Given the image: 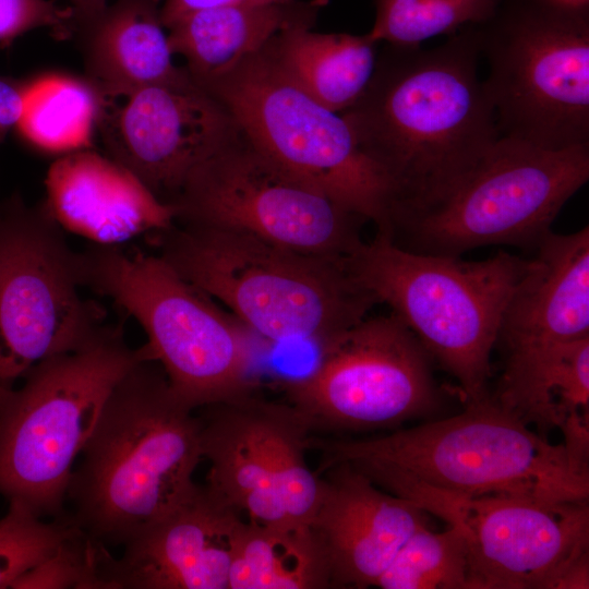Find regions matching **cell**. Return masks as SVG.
Masks as SVG:
<instances>
[{"mask_svg":"<svg viewBox=\"0 0 589 589\" xmlns=\"http://www.w3.org/2000/svg\"><path fill=\"white\" fill-rule=\"evenodd\" d=\"M480 57L476 25L430 49L388 45L363 95L341 112L392 184L389 216L440 196L500 140Z\"/></svg>","mask_w":589,"mask_h":589,"instance_id":"6da1fadb","label":"cell"},{"mask_svg":"<svg viewBox=\"0 0 589 589\" xmlns=\"http://www.w3.org/2000/svg\"><path fill=\"white\" fill-rule=\"evenodd\" d=\"M145 359L116 384L73 469L72 522L93 540L124 545L196 489L201 422Z\"/></svg>","mask_w":589,"mask_h":589,"instance_id":"7a4b0ae2","label":"cell"},{"mask_svg":"<svg viewBox=\"0 0 589 589\" xmlns=\"http://www.w3.org/2000/svg\"><path fill=\"white\" fill-rule=\"evenodd\" d=\"M321 470L347 464L381 489L399 482L468 496L588 501L589 473L491 394L453 417L366 440L309 437Z\"/></svg>","mask_w":589,"mask_h":589,"instance_id":"3957f363","label":"cell"},{"mask_svg":"<svg viewBox=\"0 0 589 589\" xmlns=\"http://www.w3.org/2000/svg\"><path fill=\"white\" fill-rule=\"evenodd\" d=\"M181 277L221 302L255 336L318 346L368 316L374 296L345 260L309 255L237 230L181 225L155 232Z\"/></svg>","mask_w":589,"mask_h":589,"instance_id":"277c9868","label":"cell"},{"mask_svg":"<svg viewBox=\"0 0 589 589\" xmlns=\"http://www.w3.org/2000/svg\"><path fill=\"white\" fill-rule=\"evenodd\" d=\"M145 359L146 345L132 348L121 326L104 324L31 368L19 388L0 384V495L40 518L63 515L75 459L116 384Z\"/></svg>","mask_w":589,"mask_h":589,"instance_id":"5b68a950","label":"cell"},{"mask_svg":"<svg viewBox=\"0 0 589 589\" xmlns=\"http://www.w3.org/2000/svg\"><path fill=\"white\" fill-rule=\"evenodd\" d=\"M352 277L386 303L472 402L489 394L503 313L531 265L498 252L483 261L405 251L381 235L345 260Z\"/></svg>","mask_w":589,"mask_h":589,"instance_id":"8992f818","label":"cell"},{"mask_svg":"<svg viewBox=\"0 0 589 589\" xmlns=\"http://www.w3.org/2000/svg\"><path fill=\"white\" fill-rule=\"evenodd\" d=\"M80 266L83 286L140 323L152 359L194 410L255 392V335L161 256L94 244Z\"/></svg>","mask_w":589,"mask_h":589,"instance_id":"52a82bcc","label":"cell"},{"mask_svg":"<svg viewBox=\"0 0 589 589\" xmlns=\"http://www.w3.org/2000/svg\"><path fill=\"white\" fill-rule=\"evenodd\" d=\"M589 179V146L562 151L500 137L436 199L390 214L381 233L420 254L460 256L484 245L538 247Z\"/></svg>","mask_w":589,"mask_h":589,"instance_id":"ba28073f","label":"cell"},{"mask_svg":"<svg viewBox=\"0 0 589 589\" xmlns=\"http://www.w3.org/2000/svg\"><path fill=\"white\" fill-rule=\"evenodd\" d=\"M476 28L501 137L551 151L589 146V14L501 0Z\"/></svg>","mask_w":589,"mask_h":589,"instance_id":"9c48e42d","label":"cell"},{"mask_svg":"<svg viewBox=\"0 0 589 589\" xmlns=\"http://www.w3.org/2000/svg\"><path fill=\"white\" fill-rule=\"evenodd\" d=\"M200 86L228 109L257 149L384 231L393 204L389 180L345 117L293 83L265 47Z\"/></svg>","mask_w":589,"mask_h":589,"instance_id":"30bf717a","label":"cell"},{"mask_svg":"<svg viewBox=\"0 0 589 589\" xmlns=\"http://www.w3.org/2000/svg\"><path fill=\"white\" fill-rule=\"evenodd\" d=\"M181 225L237 230L296 252L345 260L366 220L240 133L199 166L171 203Z\"/></svg>","mask_w":589,"mask_h":589,"instance_id":"8fae6325","label":"cell"},{"mask_svg":"<svg viewBox=\"0 0 589 589\" xmlns=\"http://www.w3.org/2000/svg\"><path fill=\"white\" fill-rule=\"evenodd\" d=\"M432 358L393 312L365 316L320 345L315 366L280 384L311 431L392 428L434 411Z\"/></svg>","mask_w":589,"mask_h":589,"instance_id":"7c38bea8","label":"cell"},{"mask_svg":"<svg viewBox=\"0 0 589 589\" xmlns=\"http://www.w3.org/2000/svg\"><path fill=\"white\" fill-rule=\"evenodd\" d=\"M80 253L41 204L20 200L0 209V384L79 348L104 324L83 299Z\"/></svg>","mask_w":589,"mask_h":589,"instance_id":"4fadbf2b","label":"cell"},{"mask_svg":"<svg viewBox=\"0 0 589 589\" xmlns=\"http://www.w3.org/2000/svg\"><path fill=\"white\" fill-rule=\"evenodd\" d=\"M201 409L206 485L251 522L310 525L322 480L306 464L311 429L301 412L255 393Z\"/></svg>","mask_w":589,"mask_h":589,"instance_id":"5bb4252c","label":"cell"},{"mask_svg":"<svg viewBox=\"0 0 589 589\" xmlns=\"http://www.w3.org/2000/svg\"><path fill=\"white\" fill-rule=\"evenodd\" d=\"M385 491L456 528L467 546V589H552L589 551L588 501L468 496L416 482Z\"/></svg>","mask_w":589,"mask_h":589,"instance_id":"9a60e30c","label":"cell"},{"mask_svg":"<svg viewBox=\"0 0 589 589\" xmlns=\"http://www.w3.org/2000/svg\"><path fill=\"white\" fill-rule=\"evenodd\" d=\"M97 132L107 156L171 205L192 172L240 129L228 109L185 70L175 80L98 97Z\"/></svg>","mask_w":589,"mask_h":589,"instance_id":"2e32d148","label":"cell"},{"mask_svg":"<svg viewBox=\"0 0 589 589\" xmlns=\"http://www.w3.org/2000/svg\"><path fill=\"white\" fill-rule=\"evenodd\" d=\"M244 521L211 488L199 485L169 514L109 556V589H228Z\"/></svg>","mask_w":589,"mask_h":589,"instance_id":"e0dca14e","label":"cell"},{"mask_svg":"<svg viewBox=\"0 0 589 589\" xmlns=\"http://www.w3.org/2000/svg\"><path fill=\"white\" fill-rule=\"evenodd\" d=\"M322 472L310 526L326 553L332 588L375 587L408 538L428 524V513L347 464Z\"/></svg>","mask_w":589,"mask_h":589,"instance_id":"ac0fdd59","label":"cell"},{"mask_svg":"<svg viewBox=\"0 0 589 589\" xmlns=\"http://www.w3.org/2000/svg\"><path fill=\"white\" fill-rule=\"evenodd\" d=\"M43 203L63 229L94 244L120 245L175 223L172 205L157 199L129 169L92 148L59 156L45 178Z\"/></svg>","mask_w":589,"mask_h":589,"instance_id":"d6986e66","label":"cell"},{"mask_svg":"<svg viewBox=\"0 0 589 589\" xmlns=\"http://www.w3.org/2000/svg\"><path fill=\"white\" fill-rule=\"evenodd\" d=\"M503 313L505 356L589 337V228L548 233Z\"/></svg>","mask_w":589,"mask_h":589,"instance_id":"ffe728a7","label":"cell"},{"mask_svg":"<svg viewBox=\"0 0 589 589\" xmlns=\"http://www.w3.org/2000/svg\"><path fill=\"white\" fill-rule=\"evenodd\" d=\"M491 395L540 435L558 429L573 465L589 472V337L505 356Z\"/></svg>","mask_w":589,"mask_h":589,"instance_id":"44dd1931","label":"cell"},{"mask_svg":"<svg viewBox=\"0 0 589 589\" xmlns=\"http://www.w3.org/2000/svg\"><path fill=\"white\" fill-rule=\"evenodd\" d=\"M161 0H115L77 32L84 37L87 82L98 97H118L175 80L185 71L160 20Z\"/></svg>","mask_w":589,"mask_h":589,"instance_id":"7402d4cb","label":"cell"},{"mask_svg":"<svg viewBox=\"0 0 589 589\" xmlns=\"http://www.w3.org/2000/svg\"><path fill=\"white\" fill-rule=\"evenodd\" d=\"M325 0L256 7H221L188 14L168 28L175 55L199 85L214 81L260 52L289 24L316 16Z\"/></svg>","mask_w":589,"mask_h":589,"instance_id":"603a6c76","label":"cell"},{"mask_svg":"<svg viewBox=\"0 0 589 589\" xmlns=\"http://www.w3.org/2000/svg\"><path fill=\"white\" fill-rule=\"evenodd\" d=\"M315 16L277 33L265 50L299 87L335 112L353 106L375 71L378 43L365 35L311 31Z\"/></svg>","mask_w":589,"mask_h":589,"instance_id":"cb8c5ba5","label":"cell"},{"mask_svg":"<svg viewBox=\"0 0 589 589\" xmlns=\"http://www.w3.org/2000/svg\"><path fill=\"white\" fill-rule=\"evenodd\" d=\"M326 588H332L327 556L310 525L244 521L228 589Z\"/></svg>","mask_w":589,"mask_h":589,"instance_id":"d4e9b609","label":"cell"},{"mask_svg":"<svg viewBox=\"0 0 589 589\" xmlns=\"http://www.w3.org/2000/svg\"><path fill=\"white\" fill-rule=\"evenodd\" d=\"M98 97L87 80L48 73L26 82L17 129L36 148L59 156L92 148Z\"/></svg>","mask_w":589,"mask_h":589,"instance_id":"484cf974","label":"cell"},{"mask_svg":"<svg viewBox=\"0 0 589 589\" xmlns=\"http://www.w3.org/2000/svg\"><path fill=\"white\" fill-rule=\"evenodd\" d=\"M501 0H374L376 15L366 35L392 46L416 47L464 25L490 20Z\"/></svg>","mask_w":589,"mask_h":589,"instance_id":"4316f807","label":"cell"},{"mask_svg":"<svg viewBox=\"0 0 589 589\" xmlns=\"http://www.w3.org/2000/svg\"><path fill=\"white\" fill-rule=\"evenodd\" d=\"M467 546L462 534L447 526L419 527L378 578L382 589H467Z\"/></svg>","mask_w":589,"mask_h":589,"instance_id":"83f0119b","label":"cell"},{"mask_svg":"<svg viewBox=\"0 0 589 589\" xmlns=\"http://www.w3.org/2000/svg\"><path fill=\"white\" fill-rule=\"evenodd\" d=\"M67 514L49 521L16 504L0 519V589L13 588L79 528Z\"/></svg>","mask_w":589,"mask_h":589,"instance_id":"f1b7e54d","label":"cell"},{"mask_svg":"<svg viewBox=\"0 0 589 589\" xmlns=\"http://www.w3.org/2000/svg\"><path fill=\"white\" fill-rule=\"evenodd\" d=\"M109 553L108 546L79 529L49 557L24 574L13 588L107 589L105 563Z\"/></svg>","mask_w":589,"mask_h":589,"instance_id":"f546056e","label":"cell"},{"mask_svg":"<svg viewBox=\"0 0 589 589\" xmlns=\"http://www.w3.org/2000/svg\"><path fill=\"white\" fill-rule=\"evenodd\" d=\"M40 28L50 31L59 39L71 37L77 32L73 9L55 0H0L1 45Z\"/></svg>","mask_w":589,"mask_h":589,"instance_id":"4dcf8cb0","label":"cell"},{"mask_svg":"<svg viewBox=\"0 0 589 589\" xmlns=\"http://www.w3.org/2000/svg\"><path fill=\"white\" fill-rule=\"evenodd\" d=\"M297 0H164L160 7V20L169 28L181 17L193 12L221 7H256L289 4Z\"/></svg>","mask_w":589,"mask_h":589,"instance_id":"1f68e13d","label":"cell"},{"mask_svg":"<svg viewBox=\"0 0 589 589\" xmlns=\"http://www.w3.org/2000/svg\"><path fill=\"white\" fill-rule=\"evenodd\" d=\"M25 89L26 82L0 77V143L14 127H17Z\"/></svg>","mask_w":589,"mask_h":589,"instance_id":"d6a6232c","label":"cell"},{"mask_svg":"<svg viewBox=\"0 0 589 589\" xmlns=\"http://www.w3.org/2000/svg\"><path fill=\"white\" fill-rule=\"evenodd\" d=\"M589 588V551L570 563L556 578L552 589Z\"/></svg>","mask_w":589,"mask_h":589,"instance_id":"836d02e7","label":"cell"},{"mask_svg":"<svg viewBox=\"0 0 589 589\" xmlns=\"http://www.w3.org/2000/svg\"><path fill=\"white\" fill-rule=\"evenodd\" d=\"M75 14L77 31L100 15L109 0H65ZM77 33V32H76Z\"/></svg>","mask_w":589,"mask_h":589,"instance_id":"e575fe53","label":"cell"},{"mask_svg":"<svg viewBox=\"0 0 589 589\" xmlns=\"http://www.w3.org/2000/svg\"><path fill=\"white\" fill-rule=\"evenodd\" d=\"M548 7L572 13L589 14V0H536Z\"/></svg>","mask_w":589,"mask_h":589,"instance_id":"d590c367","label":"cell"}]
</instances>
